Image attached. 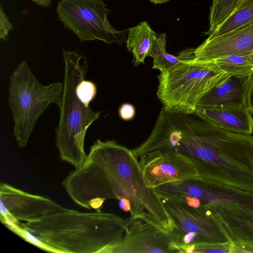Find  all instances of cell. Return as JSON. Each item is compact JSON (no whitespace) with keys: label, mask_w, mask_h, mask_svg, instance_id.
Masks as SVG:
<instances>
[{"label":"cell","mask_w":253,"mask_h":253,"mask_svg":"<svg viewBox=\"0 0 253 253\" xmlns=\"http://www.w3.org/2000/svg\"><path fill=\"white\" fill-rule=\"evenodd\" d=\"M195 113L225 130L246 135L253 133V117L248 107L200 108Z\"/></svg>","instance_id":"15"},{"label":"cell","mask_w":253,"mask_h":253,"mask_svg":"<svg viewBox=\"0 0 253 253\" xmlns=\"http://www.w3.org/2000/svg\"><path fill=\"white\" fill-rule=\"evenodd\" d=\"M151 2L155 4H163L165 3L170 0H149Z\"/></svg>","instance_id":"28"},{"label":"cell","mask_w":253,"mask_h":253,"mask_svg":"<svg viewBox=\"0 0 253 253\" xmlns=\"http://www.w3.org/2000/svg\"><path fill=\"white\" fill-rule=\"evenodd\" d=\"M62 184L80 207L100 211L105 200L116 199L130 217L149 219L169 231V217L154 189L145 185L138 159L114 139H97L82 165L69 172Z\"/></svg>","instance_id":"1"},{"label":"cell","mask_w":253,"mask_h":253,"mask_svg":"<svg viewBox=\"0 0 253 253\" xmlns=\"http://www.w3.org/2000/svg\"><path fill=\"white\" fill-rule=\"evenodd\" d=\"M23 224L42 242L61 253H113L126 231L125 219L116 214L65 208Z\"/></svg>","instance_id":"3"},{"label":"cell","mask_w":253,"mask_h":253,"mask_svg":"<svg viewBox=\"0 0 253 253\" xmlns=\"http://www.w3.org/2000/svg\"><path fill=\"white\" fill-rule=\"evenodd\" d=\"M59 20L81 42L99 40L107 43L126 42L124 31L108 18L110 10L103 0H61L56 9Z\"/></svg>","instance_id":"8"},{"label":"cell","mask_w":253,"mask_h":253,"mask_svg":"<svg viewBox=\"0 0 253 253\" xmlns=\"http://www.w3.org/2000/svg\"><path fill=\"white\" fill-rule=\"evenodd\" d=\"M138 162L145 184L149 188L198 176L192 162L177 152H149L142 155Z\"/></svg>","instance_id":"11"},{"label":"cell","mask_w":253,"mask_h":253,"mask_svg":"<svg viewBox=\"0 0 253 253\" xmlns=\"http://www.w3.org/2000/svg\"><path fill=\"white\" fill-rule=\"evenodd\" d=\"M118 114L120 118L126 121L132 120L135 115L134 106L128 103L122 104L118 109Z\"/></svg>","instance_id":"25"},{"label":"cell","mask_w":253,"mask_h":253,"mask_svg":"<svg viewBox=\"0 0 253 253\" xmlns=\"http://www.w3.org/2000/svg\"><path fill=\"white\" fill-rule=\"evenodd\" d=\"M210 61L229 75L239 77L253 76V53L232 55Z\"/></svg>","instance_id":"17"},{"label":"cell","mask_w":253,"mask_h":253,"mask_svg":"<svg viewBox=\"0 0 253 253\" xmlns=\"http://www.w3.org/2000/svg\"><path fill=\"white\" fill-rule=\"evenodd\" d=\"M77 93L81 100L89 105L96 96V85L93 82L84 79L78 84Z\"/></svg>","instance_id":"22"},{"label":"cell","mask_w":253,"mask_h":253,"mask_svg":"<svg viewBox=\"0 0 253 253\" xmlns=\"http://www.w3.org/2000/svg\"><path fill=\"white\" fill-rule=\"evenodd\" d=\"M253 53V23L216 37L208 38L194 50L195 59L210 61Z\"/></svg>","instance_id":"13"},{"label":"cell","mask_w":253,"mask_h":253,"mask_svg":"<svg viewBox=\"0 0 253 253\" xmlns=\"http://www.w3.org/2000/svg\"><path fill=\"white\" fill-rule=\"evenodd\" d=\"M156 36V33L146 21L141 22L128 29L126 40V47L133 54L135 66L144 63Z\"/></svg>","instance_id":"16"},{"label":"cell","mask_w":253,"mask_h":253,"mask_svg":"<svg viewBox=\"0 0 253 253\" xmlns=\"http://www.w3.org/2000/svg\"><path fill=\"white\" fill-rule=\"evenodd\" d=\"M126 231L113 253H181L169 231L140 217L125 219Z\"/></svg>","instance_id":"10"},{"label":"cell","mask_w":253,"mask_h":253,"mask_svg":"<svg viewBox=\"0 0 253 253\" xmlns=\"http://www.w3.org/2000/svg\"><path fill=\"white\" fill-rule=\"evenodd\" d=\"M38 5L43 7L49 6L52 0H31Z\"/></svg>","instance_id":"27"},{"label":"cell","mask_w":253,"mask_h":253,"mask_svg":"<svg viewBox=\"0 0 253 253\" xmlns=\"http://www.w3.org/2000/svg\"><path fill=\"white\" fill-rule=\"evenodd\" d=\"M185 253H231L230 243L197 246L186 249Z\"/></svg>","instance_id":"23"},{"label":"cell","mask_w":253,"mask_h":253,"mask_svg":"<svg viewBox=\"0 0 253 253\" xmlns=\"http://www.w3.org/2000/svg\"><path fill=\"white\" fill-rule=\"evenodd\" d=\"M244 0H212L209 15L210 35L216 30L236 10Z\"/></svg>","instance_id":"20"},{"label":"cell","mask_w":253,"mask_h":253,"mask_svg":"<svg viewBox=\"0 0 253 253\" xmlns=\"http://www.w3.org/2000/svg\"><path fill=\"white\" fill-rule=\"evenodd\" d=\"M194 50L186 49L185 56L180 62L157 76V95L167 110L195 113L205 94L230 76L212 61L195 59Z\"/></svg>","instance_id":"5"},{"label":"cell","mask_w":253,"mask_h":253,"mask_svg":"<svg viewBox=\"0 0 253 253\" xmlns=\"http://www.w3.org/2000/svg\"><path fill=\"white\" fill-rule=\"evenodd\" d=\"M253 76L230 75L211 88L199 102L197 109L222 107H247L248 94Z\"/></svg>","instance_id":"14"},{"label":"cell","mask_w":253,"mask_h":253,"mask_svg":"<svg viewBox=\"0 0 253 253\" xmlns=\"http://www.w3.org/2000/svg\"><path fill=\"white\" fill-rule=\"evenodd\" d=\"M168 129L174 151L186 156L198 177L253 192V135L225 130L195 113H176Z\"/></svg>","instance_id":"2"},{"label":"cell","mask_w":253,"mask_h":253,"mask_svg":"<svg viewBox=\"0 0 253 253\" xmlns=\"http://www.w3.org/2000/svg\"><path fill=\"white\" fill-rule=\"evenodd\" d=\"M252 23L253 0H244L231 15L209 35L208 37L220 36Z\"/></svg>","instance_id":"18"},{"label":"cell","mask_w":253,"mask_h":253,"mask_svg":"<svg viewBox=\"0 0 253 253\" xmlns=\"http://www.w3.org/2000/svg\"><path fill=\"white\" fill-rule=\"evenodd\" d=\"M0 213L30 222L64 208L47 197L29 193L4 182L0 184Z\"/></svg>","instance_id":"12"},{"label":"cell","mask_w":253,"mask_h":253,"mask_svg":"<svg viewBox=\"0 0 253 253\" xmlns=\"http://www.w3.org/2000/svg\"><path fill=\"white\" fill-rule=\"evenodd\" d=\"M170 220V233L181 253L197 246L228 244L229 239L221 223L206 206L198 208L161 198Z\"/></svg>","instance_id":"7"},{"label":"cell","mask_w":253,"mask_h":253,"mask_svg":"<svg viewBox=\"0 0 253 253\" xmlns=\"http://www.w3.org/2000/svg\"><path fill=\"white\" fill-rule=\"evenodd\" d=\"M12 23L4 12L1 6L0 7V38L6 40L9 32L12 29Z\"/></svg>","instance_id":"24"},{"label":"cell","mask_w":253,"mask_h":253,"mask_svg":"<svg viewBox=\"0 0 253 253\" xmlns=\"http://www.w3.org/2000/svg\"><path fill=\"white\" fill-rule=\"evenodd\" d=\"M0 219L1 222L8 229L25 241L47 252L61 253L60 251L55 249L42 242L33 233L29 231L23 225V223L20 221L7 215H0Z\"/></svg>","instance_id":"21"},{"label":"cell","mask_w":253,"mask_h":253,"mask_svg":"<svg viewBox=\"0 0 253 253\" xmlns=\"http://www.w3.org/2000/svg\"><path fill=\"white\" fill-rule=\"evenodd\" d=\"M63 54L64 79L55 144L61 160L77 169L86 155L84 149L86 131L101 112L93 111L77 95V85L85 79L88 70L86 58L69 49H63Z\"/></svg>","instance_id":"4"},{"label":"cell","mask_w":253,"mask_h":253,"mask_svg":"<svg viewBox=\"0 0 253 253\" xmlns=\"http://www.w3.org/2000/svg\"><path fill=\"white\" fill-rule=\"evenodd\" d=\"M166 33L156 36L152 41L148 56L153 58V69L165 71L180 62L186 54V49L177 56L168 53L166 50Z\"/></svg>","instance_id":"19"},{"label":"cell","mask_w":253,"mask_h":253,"mask_svg":"<svg viewBox=\"0 0 253 253\" xmlns=\"http://www.w3.org/2000/svg\"><path fill=\"white\" fill-rule=\"evenodd\" d=\"M63 83L44 85L29 69L26 61L16 67L10 78L8 104L14 126L13 135L18 145L25 147L36 123L51 103L59 106Z\"/></svg>","instance_id":"6"},{"label":"cell","mask_w":253,"mask_h":253,"mask_svg":"<svg viewBox=\"0 0 253 253\" xmlns=\"http://www.w3.org/2000/svg\"><path fill=\"white\" fill-rule=\"evenodd\" d=\"M206 207L224 229L232 253H253V192L240 190L226 203Z\"/></svg>","instance_id":"9"},{"label":"cell","mask_w":253,"mask_h":253,"mask_svg":"<svg viewBox=\"0 0 253 253\" xmlns=\"http://www.w3.org/2000/svg\"><path fill=\"white\" fill-rule=\"evenodd\" d=\"M247 107L253 114V77L251 81L247 98Z\"/></svg>","instance_id":"26"}]
</instances>
